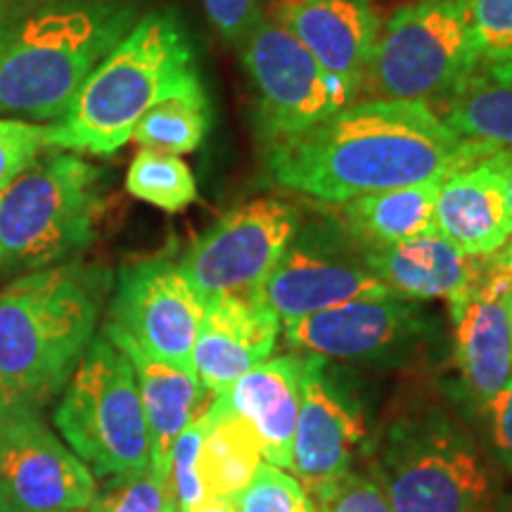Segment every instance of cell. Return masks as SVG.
Wrapping results in <instances>:
<instances>
[{"mask_svg": "<svg viewBox=\"0 0 512 512\" xmlns=\"http://www.w3.org/2000/svg\"><path fill=\"white\" fill-rule=\"evenodd\" d=\"M501 147L460 138L427 102L361 100L294 136L268 143L273 183L342 204L368 192L444 181Z\"/></svg>", "mask_w": 512, "mask_h": 512, "instance_id": "cell-1", "label": "cell"}, {"mask_svg": "<svg viewBox=\"0 0 512 512\" xmlns=\"http://www.w3.org/2000/svg\"><path fill=\"white\" fill-rule=\"evenodd\" d=\"M136 24L126 0H24L0 15V117L53 124Z\"/></svg>", "mask_w": 512, "mask_h": 512, "instance_id": "cell-2", "label": "cell"}, {"mask_svg": "<svg viewBox=\"0 0 512 512\" xmlns=\"http://www.w3.org/2000/svg\"><path fill=\"white\" fill-rule=\"evenodd\" d=\"M197 83L202 81L181 19L169 10L150 12L83 81L69 110L46 124V147L110 157L159 100Z\"/></svg>", "mask_w": 512, "mask_h": 512, "instance_id": "cell-3", "label": "cell"}, {"mask_svg": "<svg viewBox=\"0 0 512 512\" xmlns=\"http://www.w3.org/2000/svg\"><path fill=\"white\" fill-rule=\"evenodd\" d=\"M107 292L100 268L64 264L0 292V380L24 406L60 392L86 354Z\"/></svg>", "mask_w": 512, "mask_h": 512, "instance_id": "cell-4", "label": "cell"}, {"mask_svg": "<svg viewBox=\"0 0 512 512\" xmlns=\"http://www.w3.org/2000/svg\"><path fill=\"white\" fill-rule=\"evenodd\" d=\"M370 465L394 512H491V479L475 441L437 403L401 406Z\"/></svg>", "mask_w": 512, "mask_h": 512, "instance_id": "cell-5", "label": "cell"}, {"mask_svg": "<svg viewBox=\"0 0 512 512\" xmlns=\"http://www.w3.org/2000/svg\"><path fill=\"white\" fill-rule=\"evenodd\" d=\"M98 169L72 152H41L0 188V261L48 268L95 235Z\"/></svg>", "mask_w": 512, "mask_h": 512, "instance_id": "cell-6", "label": "cell"}, {"mask_svg": "<svg viewBox=\"0 0 512 512\" xmlns=\"http://www.w3.org/2000/svg\"><path fill=\"white\" fill-rule=\"evenodd\" d=\"M55 427L95 477L150 470V434L136 373L107 337L93 339L74 368Z\"/></svg>", "mask_w": 512, "mask_h": 512, "instance_id": "cell-7", "label": "cell"}, {"mask_svg": "<svg viewBox=\"0 0 512 512\" xmlns=\"http://www.w3.org/2000/svg\"><path fill=\"white\" fill-rule=\"evenodd\" d=\"M475 64L463 0H418L380 29L358 93L434 107Z\"/></svg>", "mask_w": 512, "mask_h": 512, "instance_id": "cell-8", "label": "cell"}, {"mask_svg": "<svg viewBox=\"0 0 512 512\" xmlns=\"http://www.w3.org/2000/svg\"><path fill=\"white\" fill-rule=\"evenodd\" d=\"M240 50L256 95V124L266 143L302 133L358 100L354 83L325 72L273 17L256 19Z\"/></svg>", "mask_w": 512, "mask_h": 512, "instance_id": "cell-9", "label": "cell"}, {"mask_svg": "<svg viewBox=\"0 0 512 512\" xmlns=\"http://www.w3.org/2000/svg\"><path fill=\"white\" fill-rule=\"evenodd\" d=\"M204 311L207 299L181 266L166 259L140 261L119 273L105 337L117 349L133 347L195 373L192 351Z\"/></svg>", "mask_w": 512, "mask_h": 512, "instance_id": "cell-10", "label": "cell"}, {"mask_svg": "<svg viewBox=\"0 0 512 512\" xmlns=\"http://www.w3.org/2000/svg\"><path fill=\"white\" fill-rule=\"evenodd\" d=\"M283 325L287 344L304 354L380 368H403L434 339V320L399 294L356 299Z\"/></svg>", "mask_w": 512, "mask_h": 512, "instance_id": "cell-11", "label": "cell"}, {"mask_svg": "<svg viewBox=\"0 0 512 512\" xmlns=\"http://www.w3.org/2000/svg\"><path fill=\"white\" fill-rule=\"evenodd\" d=\"M299 226L302 219L292 204L259 197L204 230L178 266L204 299L259 292Z\"/></svg>", "mask_w": 512, "mask_h": 512, "instance_id": "cell-12", "label": "cell"}, {"mask_svg": "<svg viewBox=\"0 0 512 512\" xmlns=\"http://www.w3.org/2000/svg\"><path fill=\"white\" fill-rule=\"evenodd\" d=\"M299 226L280 261L259 287L261 299L280 323L311 316L356 299L392 297V290L370 271L361 247Z\"/></svg>", "mask_w": 512, "mask_h": 512, "instance_id": "cell-13", "label": "cell"}, {"mask_svg": "<svg viewBox=\"0 0 512 512\" xmlns=\"http://www.w3.org/2000/svg\"><path fill=\"white\" fill-rule=\"evenodd\" d=\"M95 496V477L76 458L36 408H19L0 422V498L24 510H86Z\"/></svg>", "mask_w": 512, "mask_h": 512, "instance_id": "cell-14", "label": "cell"}, {"mask_svg": "<svg viewBox=\"0 0 512 512\" xmlns=\"http://www.w3.org/2000/svg\"><path fill=\"white\" fill-rule=\"evenodd\" d=\"M366 437L361 403L337 382L328 358L306 354L290 467L306 494L347 475Z\"/></svg>", "mask_w": 512, "mask_h": 512, "instance_id": "cell-15", "label": "cell"}, {"mask_svg": "<svg viewBox=\"0 0 512 512\" xmlns=\"http://www.w3.org/2000/svg\"><path fill=\"white\" fill-rule=\"evenodd\" d=\"M512 278L489 266L477 290L451 306L453 354L470 399L486 408L512 377Z\"/></svg>", "mask_w": 512, "mask_h": 512, "instance_id": "cell-16", "label": "cell"}, {"mask_svg": "<svg viewBox=\"0 0 512 512\" xmlns=\"http://www.w3.org/2000/svg\"><path fill=\"white\" fill-rule=\"evenodd\" d=\"M280 325V318L268 309L259 292L207 299L192 351L195 375L202 387L216 396L268 361L278 344Z\"/></svg>", "mask_w": 512, "mask_h": 512, "instance_id": "cell-17", "label": "cell"}, {"mask_svg": "<svg viewBox=\"0 0 512 512\" xmlns=\"http://www.w3.org/2000/svg\"><path fill=\"white\" fill-rule=\"evenodd\" d=\"M273 19L309 50L325 72L361 88L382 29L370 0H283Z\"/></svg>", "mask_w": 512, "mask_h": 512, "instance_id": "cell-18", "label": "cell"}, {"mask_svg": "<svg viewBox=\"0 0 512 512\" xmlns=\"http://www.w3.org/2000/svg\"><path fill=\"white\" fill-rule=\"evenodd\" d=\"M366 264L394 294L406 299L463 302L484 275V256H470L444 235L427 233L389 247L363 249Z\"/></svg>", "mask_w": 512, "mask_h": 512, "instance_id": "cell-19", "label": "cell"}, {"mask_svg": "<svg viewBox=\"0 0 512 512\" xmlns=\"http://www.w3.org/2000/svg\"><path fill=\"white\" fill-rule=\"evenodd\" d=\"M304 356L268 358L230 384L214 399L245 418L259 439L261 458L275 467H292V444L302 401Z\"/></svg>", "mask_w": 512, "mask_h": 512, "instance_id": "cell-20", "label": "cell"}, {"mask_svg": "<svg viewBox=\"0 0 512 512\" xmlns=\"http://www.w3.org/2000/svg\"><path fill=\"white\" fill-rule=\"evenodd\" d=\"M437 230L470 256L494 254L512 233L505 183L494 159L453 171L439 185Z\"/></svg>", "mask_w": 512, "mask_h": 512, "instance_id": "cell-21", "label": "cell"}, {"mask_svg": "<svg viewBox=\"0 0 512 512\" xmlns=\"http://www.w3.org/2000/svg\"><path fill=\"white\" fill-rule=\"evenodd\" d=\"M136 373L143 401L147 434H150V470L169 482L171 448L178 434L207 411L214 394H209L190 370L176 368L133 347H121Z\"/></svg>", "mask_w": 512, "mask_h": 512, "instance_id": "cell-22", "label": "cell"}, {"mask_svg": "<svg viewBox=\"0 0 512 512\" xmlns=\"http://www.w3.org/2000/svg\"><path fill=\"white\" fill-rule=\"evenodd\" d=\"M441 181L354 197L339 207V226L361 249L389 247L396 242L437 233L434 204Z\"/></svg>", "mask_w": 512, "mask_h": 512, "instance_id": "cell-23", "label": "cell"}, {"mask_svg": "<svg viewBox=\"0 0 512 512\" xmlns=\"http://www.w3.org/2000/svg\"><path fill=\"white\" fill-rule=\"evenodd\" d=\"M441 119L460 138L512 147V60L472 67L444 100Z\"/></svg>", "mask_w": 512, "mask_h": 512, "instance_id": "cell-24", "label": "cell"}, {"mask_svg": "<svg viewBox=\"0 0 512 512\" xmlns=\"http://www.w3.org/2000/svg\"><path fill=\"white\" fill-rule=\"evenodd\" d=\"M209 415L211 425L200 456L204 496L238 503L261 465L259 439L245 418L230 413L216 399L209 403Z\"/></svg>", "mask_w": 512, "mask_h": 512, "instance_id": "cell-25", "label": "cell"}, {"mask_svg": "<svg viewBox=\"0 0 512 512\" xmlns=\"http://www.w3.org/2000/svg\"><path fill=\"white\" fill-rule=\"evenodd\" d=\"M209 128V102L202 83L166 95L133 128L131 140L143 150L185 155L200 147Z\"/></svg>", "mask_w": 512, "mask_h": 512, "instance_id": "cell-26", "label": "cell"}, {"mask_svg": "<svg viewBox=\"0 0 512 512\" xmlns=\"http://www.w3.org/2000/svg\"><path fill=\"white\" fill-rule=\"evenodd\" d=\"M126 190L147 204L176 214L197 200V183L181 157L140 150L126 174Z\"/></svg>", "mask_w": 512, "mask_h": 512, "instance_id": "cell-27", "label": "cell"}, {"mask_svg": "<svg viewBox=\"0 0 512 512\" xmlns=\"http://www.w3.org/2000/svg\"><path fill=\"white\" fill-rule=\"evenodd\" d=\"M91 512H178L171 482L152 470L119 475L102 491H95Z\"/></svg>", "mask_w": 512, "mask_h": 512, "instance_id": "cell-28", "label": "cell"}, {"mask_svg": "<svg viewBox=\"0 0 512 512\" xmlns=\"http://www.w3.org/2000/svg\"><path fill=\"white\" fill-rule=\"evenodd\" d=\"M463 8L477 64L512 60V0H463Z\"/></svg>", "mask_w": 512, "mask_h": 512, "instance_id": "cell-29", "label": "cell"}, {"mask_svg": "<svg viewBox=\"0 0 512 512\" xmlns=\"http://www.w3.org/2000/svg\"><path fill=\"white\" fill-rule=\"evenodd\" d=\"M238 512H316L311 496L306 494L294 475L283 467L261 463L256 467L252 482L238 498Z\"/></svg>", "mask_w": 512, "mask_h": 512, "instance_id": "cell-30", "label": "cell"}, {"mask_svg": "<svg viewBox=\"0 0 512 512\" xmlns=\"http://www.w3.org/2000/svg\"><path fill=\"white\" fill-rule=\"evenodd\" d=\"M211 425L209 408L200 418L190 422L185 430L178 434L174 448H171V467H169V482L176 496V508L188 510L192 505H200L207 501L204 496V486L200 477V456L202 444L207 437Z\"/></svg>", "mask_w": 512, "mask_h": 512, "instance_id": "cell-31", "label": "cell"}, {"mask_svg": "<svg viewBox=\"0 0 512 512\" xmlns=\"http://www.w3.org/2000/svg\"><path fill=\"white\" fill-rule=\"evenodd\" d=\"M309 496L316 512H394L373 477L356 475L351 470Z\"/></svg>", "mask_w": 512, "mask_h": 512, "instance_id": "cell-32", "label": "cell"}, {"mask_svg": "<svg viewBox=\"0 0 512 512\" xmlns=\"http://www.w3.org/2000/svg\"><path fill=\"white\" fill-rule=\"evenodd\" d=\"M46 150V124L0 117V188Z\"/></svg>", "mask_w": 512, "mask_h": 512, "instance_id": "cell-33", "label": "cell"}, {"mask_svg": "<svg viewBox=\"0 0 512 512\" xmlns=\"http://www.w3.org/2000/svg\"><path fill=\"white\" fill-rule=\"evenodd\" d=\"M202 8L230 46H242L249 29L261 17L259 0H202Z\"/></svg>", "mask_w": 512, "mask_h": 512, "instance_id": "cell-34", "label": "cell"}, {"mask_svg": "<svg viewBox=\"0 0 512 512\" xmlns=\"http://www.w3.org/2000/svg\"><path fill=\"white\" fill-rule=\"evenodd\" d=\"M491 441L501 463L512 472V377L494 399L486 403Z\"/></svg>", "mask_w": 512, "mask_h": 512, "instance_id": "cell-35", "label": "cell"}, {"mask_svg": "<svg viewBox=\"0 0 512 512\" xmlns=\"http://www.w3.org/2000/svg\"><path fill=\"white\" fill-rule=\"evenodd\" d=\"M494 159L496 169L501 171L503 183H505V197H508V211H510V221H512V147H503L491 155Z\"/></svg>", "mask_w": 512, "mask_h": 512, "instance_id": "cell-36", "label": "cell"}, {"mask_svg": "<svg viewBox=\"0 0 512 512\" xmlns=\"http://www.w3.org/2000/svg\"><path fill=\"white\" fill-rule=\"evenodd\" d=\"M486 261H489L491 268H496V271H501L512 278V233L494 254H486Z\"/></svg>", "mask_w": 512, "mask_h": 512, "instance_id": "cell-37", "label": "cell"}, {"mask_svg": "<svg viewBox=\"0 0 512 512\" xmlns=\"http://www.w3.org/2000/svg\"><path fill=\"white\" fill-rule=\"evenodd\" d=\"M19 408H24V403H19L15 396H12V392L8 387H5V382L0 380V422L8 420L12 413L19 411ZM31 408V406H29Z\"/></svg>", "mask_w": 512, "mask_h": 512, "instance_id": "cell-38", "label": "cell"}, {"mask_svg": "<svg viewBox=\"0 0 512 512\" xmlns=\"http://www.w3.org/2000/svg\"><path fill=\"white\" fill-rule=\"evenodd\" d=\"M178 512H238V503L235 501H214V498H207L200 505H192L188 510Z\"/></svg>", "mask_w": 512, "mask_h": 512, "instance_id": "cell-39", "label": "cell"}, {"mask_svg": "<svg viewBox=\"0 0 512 512\" xmlns=\"http://www.w3.org/2000/svg\"><path fill=\"white\" fill-rule=\"evenodd\" d=\"M0 512H38V510H24V508H15V505L5 503L3 498H0ZM60 512H81V510H60Z\"/></svg>", "mask_w": 512, "mask_h": 512, "instance_id": "cell-40", "label": "cell"}, {"mask_svg": "<svg viewBox=\"0 0 512 512\" xmlns=\"http://www.w3.org/2000/svg\"><path fill=\"white\" fill-rule=\"evenodd\" d=\"M510 311H512V290H510Z\"/></svg>", "mask_w": 512, "mask_h": 512, "instance_id": "cell-41", "label": "cell"}, {"mask_svg": "<svg viewBox=\"0 0 512 512\" xmlns=\"http://www.w3.org/2000/svg\"><path fill=\"white\" fill-rule=\"evenodd\" d=\"M3 5H5V0H0V8H3Z\"/></svg>", "mask_w": 512, "mask_h": 512, "instance_id": "cell-42", "label": "cell"}]
</instances>
